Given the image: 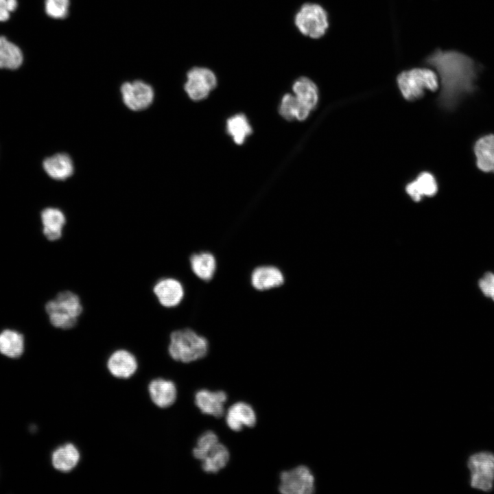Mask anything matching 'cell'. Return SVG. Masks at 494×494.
Returning a JSON list of instances; mask_svg holds the SVG:
<instances>
[{"instance_id": "6da1fadb", "label": "cell", "mask_w": 494, "mask_h": 494, "mask_svg": "<svg viewBox=\"0 0 494 494\" xmlns=\"http://www.w3.org/2000/svg\"><path fill=\"white\" fill-rule=\"evenodd\" d=\"M425 62L434 68L438 76V99L443 108L452 109L478 91V78L483 66L467 54L436 49L425 58Z\"/></svg>"}, {"instance_id": "7a4b0ae2", "label": "cell", "mask_w": 494, "mask_h": 494, "mask_svg": "<svg viewBox=\"0 0 494 494\" xmlns=\"http://www.w3.org/2000/svg\"><path fill=\"white\" fill-rule=\"evenodd\" d=\"M45 310L51 326L62 331L74 328L83 313L80 296L71 290H62L49 300Z\"/></svg>"}, {"instance_id": "3957f363", "label": "cell", "mask_w": 494, "mask_h": 494, "mask_svg": "<svg viewBox=\"0 0 494 494\" xmlns=\"http://www.w3.org/2000/svg\"><path fill=\"white\" fill-rule=\"evenodd\" d=\"M209 351L207 339L191 328L172 330L169 335L167 352L175 361L190 363L202 359Z\"/></svg>"}, {"instance_id": "277c9868", "label": "cell", "mask_w": 494, "mask_h": 494, "mask_svg": "<svg viewBox=\"0 0 494 494\" xmlns=\"http://www.w3.org/2000/svg\"><path fill=\"white\" fill-rule=\"evenodd\" d=\"M399 89L408 101L422 98L426 91L434 92L439 88L436 72L429 68H413L401 72L397 78Z\"/></svg>"}, {"instance_id": "5b68a950", "label": "cell", "mask_w": 494, "mask_h": 494, "mask_svg": "<svg viewBox=\"0 0 494 494\" xmlns=\"http://www.w3.org/2000/svg\"><path fill=\"white\" fill-rule=\"evenodd\" d=\"M294 24L302 34L311 38H319L329 27L328 14L320 5L306 3L296 12Z\"/></svg>"}, {"instance_id": "8992f818", "label": "cell", "mask_w": 494, "mask_h": 494, "mask_svg": "<svg viewBox=\"0 0 494 494\" xmlns=\"http://www.w3.org/2000/svg\"><path fill=\"white\" fill-rule=\"evenodd\" d=\"M472 488L490 492L494 483V454L482 451L471 455L467 460Z\"/></svg>"}, {"instance_id": "52a82bcc", "label": "cell", "mask_w": 494, "mask_h": 494, "mask_svg": "<svg viewBox=\"0 0 494 494\" xmlns=\"http://www.w3.org/2000/svg\"><path fill=\"white\" fill-rule=\"evenodd\" d=\"M279 491L284 494H311L315 491V478L310 469L297 466L280 474Z\"/></svg>"}, {"instance_id": "ba28073f", "label": "cell", "mask_w": 494, "mask_h": 494, "mask_svg": "<svg viewBox=\"0 0 494 494\" xmlns=\"http://www.w3.org/2000/svg\"><path fill=\"white\" fill-rule=\"evenodd\" d=\"M124 105L132 111H141L149 108L154 102L152 86L143 80L124 82L120 87Z\"/></svg>"}, {"instance_id": "9c48e42d", "label": "cell", "mask_w": 494, "mask_h": 494, "mask_svg": "<svg viewBox=\"0 0 494 494\" xmlns=\"http://www.w3.org/2000/svg\"><path fill=\"white\" fill-rule=\"evenodd\" d=\"M214 72L207 67H195L188 71L184 89L194 101L205 99L217 85Z\"/></svg>"}, {"instance_id": "30bf717a", "label": "cell", "mask_w": 494, "mask_h": 494, "mask_svg": "<svg viewBox=\"0 0 494 494\" xmlns=\"http://www.w3.org/2000/svg\"><path fill=\"white\" fill-rule=\"evenodd\" d=\"M152 292L158 303L165 308L179 306L185 296L182 282L174 277L158 279L153 285Z\"/></svg>"}, {"instance_id": "8fae6325", "label": "cell", "mask_w": 494, "mask_h": 494, "mask_svg": "<svg viewBox=\"0 0 494 494\" xmlns=\"http://www.w3.org/2000/svg\"><path fill=\"white\" fill-rule=\"evenodd\" d=\"M106 366L110 373L114 377L128 379L136 373L138 362L132 353L124 349H119L110 355Z\"/></svg>"}, {"instance_id": "7c38bea8", "label": "cell", "mask_w": 494, "mask_h": 494, "mask_svg": "<svg viewBox=\"0 0 494 494\" xmlns=\"http://www.w3.org/2000/svg\"><path fill=\"white\" fill-rule=\"evenodd\" d=\"M227 395L223 390L211 391L207 389L198 390L194 396V402L200 412L216 418L224 414V404Z\"/></svg>"}, {"instance_id": "4fadbf2b", "label": "cell", "mask_w": 494, "mask_h": 494, "mask_svg": "<svg viewBox=\"0 0 494 494\" xmlns=\"http://www.w3.org/2000/svg\"><path fill=\"white\" fill-rule=\"evenodd\" d=\"M225 417L227 426L234 432H239L244 427H253L257 423L255 410L244 401H237L231 405Z\"/></svg>"}, {"instance_id": "5bb4252c", "label": "cell", "mask_w": 494, "mask_h": 494, "mask_svg": "<svg viewBox=\"0 0 494 494\" xmlns=\"http://www.w3.org/2000/svg\"><path fill=\"white\" fill-rule=\"evenodd\" d=\"M285 277L281 270L274 266H259L250 274V283L258 291H266L281 286Z\"/></svg>"}, {"instance_id": "9a60e30c", "label": "cell", "mask_w": 494, "mask_h": 494, "mask_svg": "<svg viewBox=\"0 0 494 494\" xmlns=\"http://www.w3.org/2000/svg\"><path fill=\"white\" fill-rule=\"evenodd\" d=\"M40 218L45 238L50 242L60 240L67 225L64 212L58 208L47 207L42 211Z\"/></svg>"}, {"instance_id": "2e32d148", "label": "cell", "mask_w": 494, "mask_h": 494, "mask_svg": "<svg viewBox=\"0 0 494 494\" xmlns=\"http://www.w3.org/2000/svg\"><path fill=\"white\" fill-rule=\"evenodd\" d=\"M148 392L152 401L161 408L173 405L177 397L175 384L163 378L152 380L148 385Z\"/></svg>"}, {"instance_id": "e0dca14e", "label": "cell", "mask_w": 494, "mask_h": 494, "mask_svg": "<svg viewBox=\"0 0 494 494\" xmlns=\"http://www.w3.org/2000/svg\"><path fill=\"white\" fill-rule=\"evenodd\" d=\"M475 165L478 169L494 174V134L480 137L473 145Z\"/></svg>"}, {"instance_id": "ac0fdd59", "label": "cell", "mask_w": 494, "mask_h": 494, "mask_svg": "<svg viewBox=\"0 0 494 494\" xmlns=\"http://www.w3.org/2000/svg\"><path fill=\"white\" fill-rule=\"evenodd\" d=\"M47 174L56 180H64L74 172V164L66 153H57L46 158L43 163Z\"/></svg>"}, {"instance_id": "d6986e66", "label": "cell", "mask_w": 494, "mask_h": 494, "mask_svg": "<svg viewBox=\"0 0 494 494\" xmlns=\"http://www.w3.org/2000/svg\"><path fill=\"white\" fill-rule=\"evenodd\" d=\"M438 191L437 181L434 176L428 172H421L405 187L407 194L414 202H419L424 197H433Z\"/></svg>"}, {"instance_id": "ffe728a7", "label": "cell", "mask_w": 494, "mask_h": 494, "mask_svg": "<svg viewBox=\"0 0 494 494\" xmlns=\"http://www.w3.org/2000/svg\"><path fill=\"white\" fill-rule=\"evenodd\" d=\"M189 266L197 278L204 281H209L215 274L217 261L212 253L201 251L191 255L189 257Z\"/></svg>"}, {"instance_id": "44dd1931", "label": "cell", "mask_w": 494, "mask_h": 494, "mask_svg": "<svg viewBox=\"0 0 494 494\" xmlns=\"http://www.w3.org/2000/svg\"><path fill=\"white\" fill-rule=\"evenodd\" d=\"M80 454L72 443H65L57 447L51 454L53 467L61 472H69L78 464Z\"/></svg>"}, {"instance_id": "7402d4cb", "label": "cell", "mask_w": 494, "mask_h": 494, "mask_svg": "<svg viewBox=\"0 0 494 494\" xmlns=\"http://www.w3.org/2000/svg\"><path fill=\"white\" fill-rule=\"evenodd\" d=\"M294 95L299 103L310 112L318 102V89L316 84L307 77L298 78L292 85Z\"/></svg>"}, {"instance_id": "603a6c76", "label": "cell", "mask_w": 494, "mask_h": 494, "mask_svg": "<svg viewBox=\"0 0 494 494\" xmlns=\"http://www.w3.org/2000/svg\"><path fill=\"white\" fill-rule=\"evenodd\" d=\"M23 62V54L21 48L5 36H0V69L16 70Z\"/></svg>"}, {"instance_id": "cb8c5ba5", "label": "cell", "mask_w": 494, "mask_h": 494, "mask_svg": "<svg viewBox=\"0 0 494 494\" xmlns=\"http://www.w3.org/2000/svg\"><path fill=\"white\" fill-rule=\"evenodd\" d=\"M230 460L227 447L218 442L201 460L202 469L206 473H216L224 469Z\"/></svg>"}, {"instance_id": "d4e9b609", "label": "cell", "mask_w": 494, "mask_h": 494, "mask_svg": "<svg viewBox=\"0 0 494 494\" xmlns=\"http://www.w3.org/2000/svg\"><path fill=\"white\" fill-rule=\"evenodd\" d=\"M24 348L23 336L17 331L4 330L0 333V353L8 357H20Z\"/></svg>"}, {"instance_id": "484cf974", "label": "cell", "mask_w": 494, "mask_h": 494, "mask_svg": "<svg viewBox=\"0 0 494 494\" xmlns=\"http://www.w3.org/2000/svg\"><path fill=\"white\" fill-rule=\"evenodd\" d=\"M279 113L285 119L288 121L294 119L303 121L307 118L310 111L299 103L294 95L287 93L282 98L279 107Z\"/></svg>"}, {"instance_id": "4316f807", "label": "cell", "mask_w": 494, "mask_h": 494, "mask_svg": "<svg viewBox=\"0 0 494 494\" xmlns=\"http://www.w3.org/2000/svg\"><path fill=\"white\" fill-rule=\"evenodd\" d=\"M226 129L237 144H242L246 138L252 133L251 126L243 114L230 117L226 122Z\"/></svg>"}, {"instance_id": "83f0119b", "label": "cell", "mask_w": 494, "mask_h": 494, "mask_svg": "<svg viewBox=\"0 0 494 494\" xmlns=\"http://www.w3.org/2000/svg\"><path fill=\"white\" fill-rule=\"evenodd\" d=\"M219 442L217 434L211 430L202 433L197 440L196 446L193 449V457L203 460L209 451Z\"/></svg>"}, {"instance_id": "f1b7e54d", "label": "cell", "mask_w": 494, "mask_h": 494, "mask_svg": "<svg viewBox=\"0 0 494 494\" xmlns=\"http://www.w3.org/2000/svg\"><path fill=\"white\" fill-rule=\"evenodd\" d=\"M45 12L50 18L63 19L69 12L70 0H45Z\"/></svg>"}, {"instance_id": "f546056e", "label": "cell", "mask_w": 494, "mask_h": 494, "mask_svg": "<svg viewBox=\"0 0 494 494\" xmlns=\"http://www.w3.org/2000/svg\"><path fill=\"white\" fill-rule=\"evenodd\" d=\"M478 287L485 296L494 301V272L485 273L480 279Z\"/></svg>"}, {"instance_id": "4dcf8cb0", "label": "cell", "mask_w": 494, "mask_h": 494, "mask_svg": "<svg viewBox=\"0 0 494 494\" xmlns=\"http://www.w3.org/2000/svg\"><path fill=\"white\" fill-rule=\"evenodd\" d=\"M10 18V12L6 0H0V22H5Z\"/></svg>"}, {"instance_id": "1f68e13d", "label": "cell", "mask_w": 494, "mask_h": 494, "mask_svg": "<svg viewBox=\"0 0 494 494\" xmlns=\"http://www.w3.org/2000/svg\"><path fill=\"white\" fill-rule=\"evenodd\" d=\"M7 1V6L8 8V10L10 12H14L17 7H18V1L17 0H6Z\"/></svg>"}]
</instances>
